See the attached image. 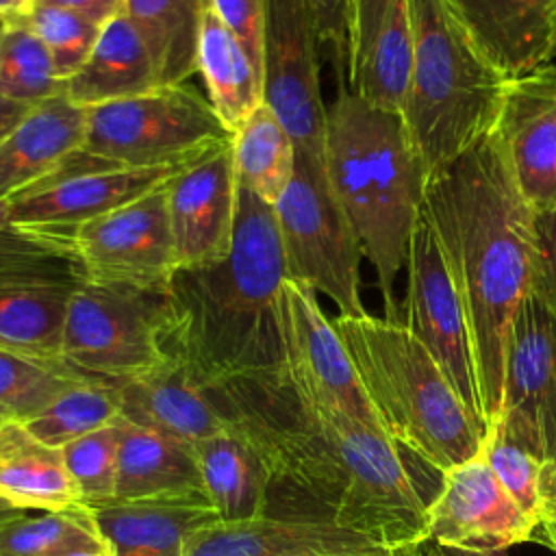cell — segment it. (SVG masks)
Wrapping results in <instances>:
<instances>
[{"label": "cell", "mask_w": 556, "mask_h": 556, "mask_svg": "<svg viewBox=\"0 0 556 556\" xmlns=\"http://www.w3.org/2000/svg\"><path fill=\"white\" fill-rule=\"evenodd\" d=\"M382 556H387V552H384V554H382Z\"/></svg>", "instance_id": "obj_53"}, {"label": "cell", "mask_w": 556, "mask_h": 556, "mask_svg": "<svg viewBox=\"0 0 556 556\" xmlns=\"http://www.w3.org/2000/svg\"><path fill=\"white\" fill-rule=\"evenodd\" d=\"M230 150L237 185L274 206L293 176L295 143L265 102L232 132Z\"/></svg>", "instance_id": "obj_32"}, {"label": "cell", "mask_w": 556, "mask_h": 556, "mask_svg": "<svg viewBox=\"0 0 556 556\" xmlns=\"http://www.w3.org/2000/svg\"><path fill=\"white\" fill-rule=\"evenodd\" d=\"M0 497L17 510L83 508L61 450L37 441L20 419L0 424Z\"/></svg>", "instance_id": "obj_29"}, {"label": "cell", "mask_w": 556, "mask_h": 556, "mask_svg": "<svg viewBox=\"0 0 556 556\" xmlns=\"http://www.w3.org/2000/svg\"><path fill=\"white\" fill-rule=\"evenodd\" d=\"M167 185L78 224L22 230L63 252L85 280L169 287L178 265L165 200Z\"/></svg>", "instance_id": "obj_10"}, {"label": "cell", "mask_w": 556, "mask_h": 556, "mask_svg": "<svg viewBox=\"0 0 556 556\" xmlns=\"http://www.w3.org/2000/svg\"><path fill=\"white\" fill-rule=\"evenodd\" d=\"M339 78L337 98L326 109L324 167L376 271L387 319L402 321L393 285L408 261L428 172L402 115L363 100Z\"/></svg>", "instance_id": "obj_4"}, {"label": "cell", "mask_w": 556, "mask_h": 556, "mask_svg": "<svg viewBox=\"0 0 556 556\" xmlns=\"http://www.w3.org/2000/svg\"><path fill=\"white\" fill-rule=\"evenodd\" d=\"M493 132L528 204L556 208V61L508 83Z\"/></svg>", "instance_id": "obj_19"}, {"label": "cell", "mask_w": 556, "mask_h": 556, "mask_svg": "<svg viewBox=\"0 0 556 556\" xmlns=\"http://www.w3.org/2000/svg\"><path fill=\"white\" fill-rule=\"evenodd\" d=\"M117 389L122 419L185 445L193 447L226 428L208 387L174 356L148 374L117 382Z\"/></svg>", "instance_id": "obj_22"}, {"label": "cell", "mask_w": 556, "mask_h": 556, "mask_svg": "<svg viewBox=\"0 0 556 556\" xmlns=\"http://www.w3.org/2000/svg\"><path fill=\"white\" fill-rule=\"evenodd\" d=\"M541 489H543V513H541L539 526L545 534V545L556 554V467L543 465Z\"/></svg>", "instance_id": "obj_45"}, {"label": "cell", "mask_w": 556, "mask_h": 556, "mask_svg": "<svg viewBox=\"0 0 556 556\" xmlns=\"http://www.w3.org/2000/svg\"><path fill=\"white\" fill-rule=\"evenodd\" d=\"M119 419L117 382L87 378L59 393L48 406L22 424L43 445L61 450L74 439Z\"/></svg>", "instance_id": "obj_33"}, {"label": "cell", "mask_w": 556, "mask_h": 556, "mask_svg": "<svg viewBox=\"0 0 556 556\" xmlns=\"http://www.w3.org/2000/svg\"><path fill=\"white\" fill-rule=\"evenodd\" d=\"M11 226L9 222V208H7V200H0V228Z\"/></svg>", "instance_id": "obj_49"}, {"label": "cell", "mask_w": 556, "mask_h": 556, "mask_svg": "<svg viewBox=\"0 0 556 556\" xmlns=\"http://www.w3.org/2000/svg\"><path fill=\"white\" fill-rule=\"evenodd\" d=\"M319 28L311 0H265L261 37L263 102L295 150L324 156L326 104L319 83Z\"/></svg>", "instance_id": "obj_13"}, {"label": "cell", "mask_w": 556, "mask_h": 556, "mask_svg": "<svg viewBox=\"0 0 556 556\" xmlns=\"http://www.w3.org/2000/svg\"><path fill=\"white\" fill-rule=\"evenodd\" d=\"M211 9L239 37L261 72V37L265 0H211Z\"/></svg>", "instance_id": "obj_41"}, {"label": "cell", "mask_w": 556, "mask_h": 556, "mask_svg": "<svg viewBox=\"0 0 556 556\" xmlns=\"http://www.w3.org/2000/svg\"><path fill=\"white\" fill-rule=\"evenodd\" d=\"M554 61H556V54H554Z\"/></svg>", "instance_id": "obj_54"}, {"label": "cell", "mask_w": 556, "mask_h": 556, "mask_svg": "<svg viewBox=\"0 0 556 556\" xmlns=\"http://www.w3.org/2000/svg\"><path fill=\"white\" fill-rule=\"evenodd\" d=\"M50 52L39 37L17 17L0 22V96L37 104L63 93Z\"/></svg>", "instance_id": "obj_35"}, {"label": "cell", "mask_w": 556, "mask_h": 556, "mask_svg": "<svg viewBox=\"0 0 556 556\" xmlns=\"http://www.w3.org/2000/svg\"><path fill=\"white\" fill-rule=\"evenodd\" d=\"M89 513L113 556H185L189 541L219 521L202 502H115Z\"/></svg>", "instance_id": "obj_26"}, {"label": "cell", "mask_w": 556, "mask_h": 556, "mask_svg": "<svg viewBox=\"0 0 556 556\" xmlns=\"http://www.w3.org/2000/svg\"><path fill=\"white\" fill-rule=\"evenodd\" d=\"M211 0H124L126 13L143 35L159 85H180L195 74L198 37Z\"/></svg>", "instance_id": "obj_31"}, {"label": "cell", "mask_w": 556, "mask_h": 556, "mask_svg": "<svg viewBox=\"0 0 556 556\" xmlns=\"http://www.w3.org/2000/svg\"><path fill=\"white\" fill-rule=\"evenodd\" d=\"M287 276L337 304L339 315H365L361 300L363 248L343 213L324 156L295 150V169L274 202Z\"/></svg>", "instance_id": "obj_9"}, {"label": "cell", "mask_w": 556, "mask_h": 556, "mask_svg": "<svg viewBox=\"0 0 556 556\" xmlns=\"http://www.w3.org/2000/svg\"><path fill=\"white\" fill-rule=\"evenodd\" d=\"M202 486L211 508L224 523L267 517L269 473L258 452L232 428H224L193 445Z\"/></svg>", "instance_id": "obj_28"}, {"label": "cell", "mask_w": 556, "mask_h": 556, "mask_svg": "<svg viewBox=\"0 0 556 556\" xmlns=\"http://www.w3.org/2000/svg\"><path fill=\"white\" fill-rule=\"evenodd\" d=\"M332 324L382 430L400 447L439 473L482 454L484 434L439 363L402 321L365 313L337 315Z\"/></svg>", "instance_id": "obj_5"}, {"label": "cell", "mask_w": 556, "mask_h": 556, "mask_svg": "<svg viewBox=\"0 0 556 556\" xmlns=\"http://www.w3.org/2000/svg\"><path fill=\"white\" fill-rule=\"evenodd\" d=\"M119 419L61 447L67 473L83 508H98L113 500L117 480Z\"/></svg>", "instance_id": "obj_37"}, {"label": "cell", "mask_w": 556, "mask_h": 556, "mask_svg": "<svg viewBox=\"0 0 556 556\" xmlns=\"http://www.w3.org/2000/svg\"><path fill=\"white\" fill-rule=\"evenodd\" d=\"M410 13L400 115L430 176L493 135L510 80L480 50L454 0H410Z\"/></svg>", "instance_id": "obj_6"}, {"label": "cell", "mask_w": 556, "mask_h": 556, "mask_svg": "<svg viewBox=\"0 0 556 556\" xmlns=\"http://www.w3.org/2000/svg\"><path fill=\"white\" fill-rule=\"evenodd\" d=\"M413 50L410 0H352L348 87L363 100L402 111Z\"/></svg>", "instance_id": "obj_20"}, {"label": "cell", "mask_w": 556, "mask_h": 556, "mask_svg": "<svg viewBox=\"0 0 556 556\" xmlns=\"http://www.w3.org/2000/svg\"><path fill=\"white\" fill-rule=\"evenodd\" d=\"M530 293L556 315V208L532 215Z\"/></svg>", "instance_id": "obj_40"}, {"label": "cell", "mask_w": 556, "mask_h": 556, "mask_svg": "<svg viewBox=\"0 0 556 556\" xmlns=\"http://www.w3.org/2000/svg\"><path fill=\"white\" fill-rule=\"evenodd\" d=\"M424 208L465 304L489 432L502 406L510 328L530 293L534 208L495 132L428 176Z\"/></svg>", "instance_id": "obj_2"}, {"label": "cell", "mask_w": 556, "mask_h": 556, "mask_svg": "<svg viewBox=\"0 0 556 556\" xmlns=\"http://www.w3.org/2000/svg\"><path fill=\"white\" fill-rule=\"evenodd\" d=\"M169 287L83 280L74 291L61 339V361L72 369L124 382L172 358Z\"/></svg>", "instance_id": "obj_7"}, {"label": "cell", "mask_w": 556, "mask_h": 556, "mask_svg": "<svg viewBox=\"0 0 556 556\" xmlns=\"http://www.w3.org/2000/svg\"><path fill=\"white\" fill-rule=\"evenodd\" d=\"M106 545L87 508L43 510L39 517L0 515V556H67Z\"/></svg>", "instance_id": "obj_34"}, {"label": "cell", "mask_w": 556, "mask_h": 556, "mask_svg": "<svg viewBox=\"0 0 556 556\" xmlns=\"http://www.w3.org/2000/svg\"><path fill=\"white\" fill-rule=\"evenodd\" d=\"M30 4H52L74 11L93 24H104L124 9V0H33Z\"/></svg>", "instance_id": "obj_43"}, {"label": "cell", "mask_w": 556, "mask_h": 556, "mask_svg": "<svg viewBox=\"0 0 556 556\" xmlns=\"http://www.w3.org/2000/svg\"><path fill=\"white\" fill-rule=\"evenodd\" d=\"M206 387L265 463L267 517L334 521L384 552L426 539L432 497L417 484L413 454L387 432L302 397L285 371Z\"/></svg>", "instance_id": "obj_1"}, {"label": "cell", "mask_w": 556, "mask_h": 556, "mask_svg": "<svg viewBox=\"0 0 556 556\" xmlns=\"http://www.w3.org/2000/svg\"><path fill=\"white\" fill-rule=\"evenodd\" d=\"M165 200L178 269L224 258L239 206L230 143L180 169L169 180Z\"/></svg>", "instance_id": "obj_18"}, {"label": "cell", "mask_w": 556, "mask_h": 556, "mask_svg": "<svg viewBox=\"0 0 556 556\" xmlns=\"http://www.w3.org/2000/svg\"><path fill=\"white\" fill-rule=\"evenodd\" d=\"M315 11L321 43L332 48L339 65V76L345 78L348 54H350V24H352V0H311Z\"/></svg>", "instance_id": "obj_42"}, {"label": "cell", "mask_w": 556, "mask_h": 556, "mask_svg": "<svg viewBox=\"0 0 556 556\" xmlns=\"http://www.w3.org/2000/svg\"><path fill=\"white\" fill-rule=\"evenodd\" d=\"M67 556H113V552L109 549V545H102V547H85V549H76V552H70Z\"/></svg>", "instance_id": "obj_48"}, {"label": "cell", "mask_w": 556, "mask_h": 556, "mask_svg": "<svg viewBox=\"0 0 556 556\" xmlns=\"http://www.w3.org/2000/svg\"><path fill=\"white\" fill-rule=\"evenodd\" d=\"M159 87L152 52L126 13L100 26V35L83 67L65 80L63 93L78 106L91 109L126 100Z\"/></svg>", "instance_id": "obj_27"}, {"label": "cell", "mask_w": 556, "mask_h": 556, "mask_svg": "<svg viewBox=\"0 0 556 556\" xmlns=\"http://www.w3.org/2000/svg\"><path fill=\"white\" fill-rule=\"evenodd\" d=\"M280 311L285 343L282 371L293 389L315 404L339 408L382 430L332 319L319 306L317 293L287 278Z\"/></svg>", "instance_id": "obj_15"}, {"label": "cell", "mask_w": 556, "mask_h": 556, "mask_svg": "<svg viewBox=\"0 0 556 556\" xmlns=\"http://www.w3.org/2000/svg\"><path fill=\"white\" fill-rule=\"evenodd\" d=\"M230 141L208 98L180 83L87 109L80 152L117 167H187Z\"/></svg>", "instance_id": "obj_8"}, {"label": "cell", "mask_w": 556, "mask_h": 556, "mask_svg": "<svg viewBox=\"0 0 556 556\" xmlns=\"http://www.w3.org/2000/svg\"><path fill=\"white\" fill-rule=\"evenodd\" d=\"M13 17L39 37L63 83L83 67L100 35V24L52 4H28Z\"/></svg>", "instance_id": "obj_38"}, {"label": "cell", "mask_w": 556, "mask_h": 556, "mask_svg": "<svg viewBox=\"0 0 556 556\" xmlns=\"http://www.w3.org/2000/svg\"><path fill=\"white\" fill-rule=\"evenodd\" d=\"M83 280L56 248L17 226L0 228V348L61 361L67 306Z\"/></svg>", "instance_id": "obj_11"}, {"label": "cell", "mask_w": 556, "mask_h": 556, "mask_svg": "<svg viewBox=\"0 0 556 556\" xmlns=\"http://www.w3.org/2000/svg\"><path fill=\"white\" fill-rule=\"evenodd\" d=\"M185 167H117L98 163L80 150L56 172L7 200L17 228L78 224L165 187Z\"/></svg>", "instance_id": "obj_16"}, {"label": "cell", "mask_w": 556, "mask_h": 556, "mask_svg": "<svg viewBox=\"0 0 556 556\" xmlns=\"http://www.w3.org/2000/svg\"><path fill=\"white\" fill-rule=\"evenodd\" d=\"M367 536L334 521L258 517L202 528L185 556H382Z\"/></svg>", "instance_id": "obj_21"}, {"label": "cell", "mask_w": 556, "mask_h": 556, "mask_svg": "<svg viewBox=\"0 0 556 556\" xmlns=\"http://www.w3.org/2000/svg\"><path fill=\"white\" fill-rule=\"evenodd\" d=\"M287 265L274 206L239 187L230 252L176 269L169 282V352L202 384L282 371Z\"/></svg>", "instance_id": "obj_3"}, {"label": "cell", "mask_w": 556, "mask_h": 556, "mask_svg": "<svg viewBox=\"0 0 556 556\" xmlns=\"http://www.w3.org/2000/svg\"><path fill=\"white\" fill-rule=\"evenodd\" d=\"M87 109L65 93L37 102L0 143V200L56 172L85 143Z\"/></svg>", "instance_id": "obj_24"}, {"label": "cell", "mask_w": 556, "mask_h": 556, "mask_svg": "<svg viewBox=\"0 0 556 556\" xmlns=\"http://www.w3.org/2000/svg\"><path fill=\"white\" fill-rule=\"evenodd\" d=\"M28 7L26 0H0V22L22 13Z\"/></svg>", "instance_id": "obj_47"}, {"label": "cell", "mask_w": 556, "mask_h": 556, "mask_svg": "<svg viewBox=\"0 0 556 556\" xmlns=\"http://www.w3.org/2000/svg\"><path fill=\"white\" fill-rule=\"evenodd\" d=\"M93 378L63 361H43L0 348V410L11 419H28L59 393Z\"/></svg>", "instance_id": "obj_36"}, {"label": "cell", "mask_w": 556, "mask_h": 556, "mask_svg": "<svg viewBox=\"0 0 556 556\" xmlns=\"http://www.w3.org/2000/svg\"><path fill=\"white\" fill-rule=\"evenodd\" d=\"M489 430L556 467V315L532 293L510 328L502 406Z\"/></svg>", "instance_id": "obj_14"}, {"label": "cell", "mask_w": 556, "mask_h": 556, "mask_svg": "<svg viewBox=\"0 0 556 556\" xmlns=\"http://www.w3.org/2000/svg\"><path fill=\"white\" fill-rule=\"evenodd\" d=\"M7 513H17V508L0 497V515H7Z\"/></svg>", "instance_id": "obj_50"}, {"label": "cell", "mask_w": 556, "mask_h": 556, "mask_svg": "<svg viewBox=\"0 0 556 556\" xmlns=\"http://www.w3.org/2000/svg\"><path fill=\"white\" fill-rule=\"evenodd\" d=\"M387 556H508L506 549H460L441 545L432 539H421L387 552Z\"/></svg>", "instance_id": "obj_44"}, {"label": "cell", "mask_w": 556, "mask_h": 556, "mask_svg": "<svg viewBox=\"0 0 556 556\" xmlns=\"http://www.w3.org/2000/svg\"><path fill=\"white\" fill-rule=\"evenodd\" d=\"M406 274L402 324L439 363L486 439V419L465 304L426 208L410 239Z\"/></svg>", "instance_id": "obj_12"}, {"label": "cell", "mask_w": 556, "mask_h": 556, "mask_svg": "<svg viewBox=\"0 0 556 556\" xmlns=\"http://www.w3.org/2000/svg\"><path fill=\"white\" fill-rule=\"evenodd\" d=\"M482 454L510 500L539 526L543 513V463L495 430L486 432Z\"/></svg>", "instance_id": "obj_39"}, {"label": "cell", "mask_w": 556, "mask_h": 556, "mask_svg": "<svg viewBox=\"0 0 556 556\" xmlns=\"http://www.w3.org/2000/svg\"><path fill=\"white\" fill-rule=\"evenodd\" d=\"M7 419H11V417H7V415L0 410V424H2V421H7Z\"/></svg>", "instance_id": "obj_51"}, {"label": "cell", "mask_w": 556, "mask_h": 556, "mask_svg": "<svg viewBox=\"0 0 556 556\" xmlns=\"http://www.w3.org/2000/svg\"><path fill=\"white\" fill-rule=\"evenodd\" d=\"M195 74L230 135L263 104V78L239 37L208 7L200 26Z\"/></svg>", "instance_id": "obj_30"}, {"label": "cell", "mask_w": 556, "mask_h": 556, "mask_svg": "<svg viewBox=\"0 0 556 556\" xmlns=\"http://www.w3.org/2000/svg\"><path fill=\"white\" fill-rule=\"evenodd\" d=\"M26 2H28V4H30V2H33V0H26Z\"/></svg>", "instance_id": "obj_52"}, {"label": "cell", "mask_w": 556, "mask_h": 556, "mask_svg": "<svg viewBox=\"0 0 556 556\" xmlns=\"http://www.w3.org/2000/svg\"><path fill=\"white\" fill-rule=\"evenodd\" d=\"M536 528L478 454L441 473L428 504L426 539L460 549H508L530 541Z\"/></svg>", "instance_id": "obj_17"}, {"label": "cell", "mask_w": 556, "mask_h": 556, "mask_svg": "<svg viewBox=\"0 0 556 556\" xmlns=\"http://www.w3.org/2000/svg\"><path fill=\"white\" fill-rule=\"evenodd\" d=\"M489 61L508 78L526 76L556 54V0H454Z\"/></svg>", "instance_id": "obj_23"}, {"label": "cell", "mask_w": 556, "mask_h": 556, "mask_svg": "<svg viewBox=\"0 0 556 556\" xmlns=\"http://www.w3.org/2000/svg\"><path fill=\"white\" fill-rule=\"evenodd\" d=\"M115 502H202L208 504L191 445L119 417ZM211 506V504H208Z\"/></svg>", "instance_id": "obj_25"}, {"label": "cell", "mask_w": 556, "mask_h": 556, "mask_svg": "<svg viewBox=\"0 0 556 556\" xmlns=\"http://www.w3.org/2000/svg\"><path fill=\"white\" fill-rule=\"evenodd\" d=\"M28 109H30V104L0 96V143L20 124V119L28 113Z\"/></svg>", "instance_id": "obj_46"}]
</instances>
